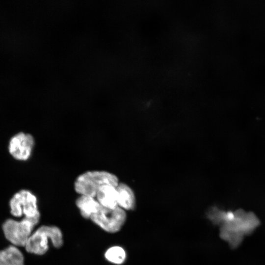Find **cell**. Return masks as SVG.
I'll list each match as a JSON object with an SVG mask.
<instances>
[{
  "mask_svg": "<svg viewBox=\"0 0 265 265\" xmlns=\"http://www.w3.org/2000/svg\"><path fill=\"white\" fill-rule=\"evenodd\" d=\"M105 257L113 264L120 265L124 262L126 254L123 248L115 246L107 249L105 253Z\"/></svg>",
  "mask_w": 265,
  "mask_h": 265,
  "instance_id": "7c38bea8",
  "label": "cell"
},
{
  "mask_svg": "<svg viewBox=\"0 0 265 265\" xmlns=\"http://www.w3.org/2000/svg\"><path fill=\"white\" fill-rule=\"evenodd\" d=\"M10 213L13 218H33L40 216L36 196L27 189L15 193L8 201Z\"/></svg>",
  "mask_w": 265,
  "mask_h": 265,
  "instance_id": "5b68a950",
  "label": "cell"
},
{
  "mask_svg": "<svg viewBox=\"0 0 265 265\" xmlns=\"http://www.w3.org/2000/svg\"><path fill=\"white\" fill-rule=\"evenodd\" d=\"M116 188L118 206L125 211L134 209L135 198L132 188L124 183H119Z\"/></svg>",
  "mask_w": 265,
  "mask_h": 265,
  "instance_id": "30bf717a",
  "label": "cell"
},
{
  "mask_svg": "<svg viewBox=\"0 0 265 265\" xmlns=\"http://www.w3.org/2000/svg\"><path fill=\"white\" fill-rule=\"evenodd\" d=\"M56 248L63 244L62 235L59 228L53 226H42L32 233L25 249L28 253L41 255L48 250L49 241Z\"/></svg>",
  "mask_w": 265,
  "mask_h": 265,
  "instance_id": "3957f363",
  "label": "cell"
},
{
  "mask_svg": "<svg viewBox=\"0 0 265 265\" xmlns=\"http://www.w3.org/2000/svg\"><path fill=\"white\" fill-rule=\"evenodd\" d=\"M0 265H26L22 250L11 244L0 250Z\"/></svg>",
  "mask_w": 265,
  "mask_h": 265,
  "instance_id": "9c48e42d",
  "label": "cell"
},
{
  "mask_svg": "<svg viewBox=\"0 0 265 265\" xmlns=\"http://www.w3.org/2000/svg\"><path fill=\"white\" fill-rule=\"evenodd\" d=\"M34 144V139L32 135L20 132L10 139L8 150L15 159L26 161L31 157Z\"/></svg>",
  "mask_w": 265,
  "mask_h": 265,
  "instance_id": "52a82bcc",
  "label": "cell"
},
{
  "mask_svg": "<svg viewBox=\"0 0 265 265\" xmlns=\"http://www.w3.org/2000/svg\"><path fill=\"white\" fill-rule=\"evenodd\" d=\"M107 184L117 186L119 184L117 177L105 171H89L77 177L74 187L80 195L95 197L99 188Z\"/></svg>",
  "mask_w": 265,
  "mask_h": 265,
  "instance_id": "277c9868",
  "label": "cell"
},
{
  "mask_svg": "<svg viewBox=\"0 0 265 265\" xmlns=\"http://www.w3.org/2000/svg\"><path fill=\"white\" fill-rule=\"evenodd\" d=\"M219 215L220 220H222L224 222L220 235L234 247L240 244L244 235L252 233L259 224V220L254 213L241 210L235 212H220Z\"/></svg>",
  "mask_w": 265,
  "mask_h": 265,
  "instance_id": "6da1fadb",
  "label": "cell"
},
{
  "mask_svg": "<svg viewBox=\"0 0 265 265\" xmlns=\"http://www.w3.org/2000/svg\"><path fill=\"white\" fill-rule=\"evenodd\" d=\"M76 205L83 217L90 219L101 208L95 197L85 195H80L77 199Z\"/></svg>",
  "mask_w": 265,
  "mask_h": 265,
  "instance_id": "8fae6325",
  "label": "cell"
},
{
  "mask_svg": "<svg viewBox=\"0 0 265 265\" xmlns=\"http://www.w3.org/2000/svg\"><path fill=\"white\" fill-rule=\"evenodd\" d=\"M91 219L105 231L115 233L120 230L126 219L125 211L119 207L108 209L101 206Z\"/></svg>",
  "mask_w": 265,
  "mask_h": 265,
  "instance_id": "8992f818",
  "label": "cell"
},
{
  "mask_svg": "<svg viewBox=\"0 0 265 265\" xmlns=\"http://www.w3.org/2000/svg\"><path fill=\"white\" fill-rule=\"evenodd\" d=\"M101 206L113 209L118 207L116 186L111 185L102 186L98 190L96 197Z\"/></svg>",
  "mask_w": 265,
  "mask_h": 265,
  "instance_id": "ba28073f",
  "label": "cell"
},
{
  "mask_svg": "<svg viewBox=\"0 0 265 265\" xmlns=\"http://www.w3.org/2000/svg\"><path fill=\"white\" fill-rule=\"evenodd\" d=\"M40 217H24L20 220L14 218L7 219L2 225L5 238L11 245L18 248L25 247L34 227L38 223Z\"/></svg>",
  "mask_w": 265,
  "mask_h": 265,
  "instance_id": "7a4b0ae2",
  "label": "cell"
}]
</instances>
